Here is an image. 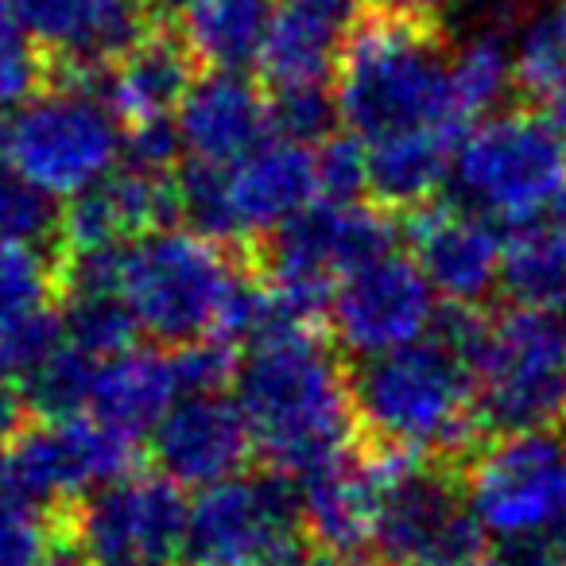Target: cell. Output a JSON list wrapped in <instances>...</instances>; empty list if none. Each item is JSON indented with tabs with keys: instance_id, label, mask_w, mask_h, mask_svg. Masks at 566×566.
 Listing matches in <instances>:
<instances>
[{
	"instance_id": "1",
	"label": "cell",
	"mask_w": 566,
	"mask_h": 566,
	"mask_svg": "<svg viewBox=\"0 0 566 566\" xmlns=\"http://www.w3.org/2000/svg\"><path fill=\"white\" fill-rule=\"evenodd\" d=\"M237 403L252 447L280 478H307L346 454L357 427L354 380L315 323L280 303L237 369Z\"/></svg>"
},
{
	"instance_id": "2",
	"label": "cell",
	"mask_w": 566,
	"mask_h": 566,
	"mask_svg": "<svg viewBox=\"0 0 566 566\" xmlns=\"http://www.w3.org/2000/svg\"><path fill=\"white\" fill-rule=\"evenodd\" d=\"M357 427L369 447L465 462L481 447L473 369L454 346L427 334L411 346L365 357L354 373Z\"/></svg>"
},
{
	"instance_id": "3",
	"label": "cell",
	"mask_w": 566,
	"mask_h": 566,
	"mask_svg": "<svg viewBox=\"0 0 566 566\" xmlns=\"http://www.w3.org/2000/svg\"><path fill=\"white\" fill-rule=\"evenodd\" d=\"M334 78L338 117L361 144L423 125L462 128L450 97V55L439 40V24L365 9L349 28Z\"/></svg>"
},
{
	"instance_id": "4",
	"label": "cell",
	"mask_w": 566,
	"mask_h": 566,
	"mask_svg": "<svg viewBox=\"0 0 566 566\" xmlns=\"http://www.w3.org/2000/svg\"><path fill=\"white\" fill-rule=\"evenodd\" d=\"M249 264L190 229H151L120 249L117 295L136 331L167 346L213 338Z\"/></svg>"
},
{
	"instance_id": "5",
	"label": "cell",
	"mask_w": 566,
	"mask_h": 566,
	"mask_svg": "<svg viewBox=\"0 0 566 566\" xmlns=\"http://www.w3.org/2000/svg\"><path fill=\"white\" fill-rule=\"evenodd\" d=\"M380 470L377 543L388 566H470L485 527L465 493V462L369 447Z\"/></svg>"
},
{
	"instance_id": "6",
	"label": "cell",
	"mask_w": 566,
	"mask_h": 566,
	"mask_svg": "<svg viewBox=\"0 0 566 566\" xmlns=\"http://www.w3.org/2000/svg\"><path fill=\"white\" fill-rule=\"evenodd\" d=\"M179 179V210L198 233L221 244H244L249 237H268L283 221H292L318 195L315 144L272 140L229 167L190 164Z\"/></svg>"
},
{
	"instance_id": "7",
	"label": "cell",
	"mask_w": 566,
	"mask_h": 566,
	"mask_svg": "<svg viewBox=\"0 0 566 566\" xmlns=\"http://www.w3.org/2000/svg\"><path fill=\"white\" fill-rule=\"evenodd\" d=\"M125 156L120 117L94 78L63 74L43 86L9 120V164L51 198H78L105 179Z\"/></svg>"
},
{
	"instance_id": "8",
	"label": "cell",
	"mask_w": 566,
	"mask_h": 566,
	"mask_svg": "<svg viewBox=\"0 0 566 566\" xmlns=\"http://www.w3.org/2000/svg\"><path fill=\"white\" fill-rule=\"evenodd\" d=\"M470 369L485 431H551L566 419V323L543 307L485 318Z\"/></svg>"
},
{
	"instance_id": "9",
	"label": "cell",
	"mask_w": 566,
	"mask_h": 566,
	"mask_svg": "<svg viewBox=\"0 0 566 566\" xmlns=\"http://www.w3.org/2000/svg\"><path fill=\"white\" fill-rule=\"evenodd\" d=\"M396 229L388 213L357 202H315L260 244V280L292 311L315 323L326 315L331 295L357 264L388 252Z\"/></svg>"
},
{
	"instance_id": "10",
	"label": "cell",
	"mask_w": 566,
	"mask_h": 566,
	"mask_svg": "<svg viewBox=\"0 0 566 566\" xmlns=\"http://www.w3.org/2000/svg\"><path fill=\"white\" fill-rule=\"evenodd\" d=\"M465 493L485 535L555 543L566 535V442L551 431H509L465 458Z\"/></svg>"
},
{
	"instance_id": "11",
	"label": "cell",
	"mask_w": 566,
	"mask_h": 566,
	"mask_svg": "<svg viewBox=\"0 0 566 566\" xmlns=\"http://www.w3.org/2000/svg\"><path fill=\"white\" fill-rule=\"evenodd\" d=\"M454 179L481 213L532 221L566 190V133L535 109L489 117L458 144Z\"/></svg>"
},
{
	"instance_id": "12",
	"label": "cell",
	"mask_w": 566,
	"mask_h": 566,
	"mask_svg": "<svg viewBox=\"0 0 566 566\" xmlns=\"http://www.w3.org/2000/svg\"><path fill=\"white\" fill-rule=\"evenodd\" d=\"M187 512L167 473H125L74 501L66 535L97 566H167L187 539Z\"/></svg>"
},
{
	"instance_id": "13",
	"label": "cell",
	"mask_w": 566,
	"mask_h": 566,
	"mask_svg": "<svg viewBox=\"0 0 566 566\" xmlns=\"http://www.w3.org/2000/svg\"><path fill=\"white\" fill-rule=\"evenodd\" d=\"M300 532V493L287 489V478L237 473L206 485L190 504L182 555L190 566H264Z\"/></svg>"
},
{
	"instance_id": "14",
	"label": "cell",
	"mask_w": 566,
	"mask_h": 566,
	"mask_svg": "<svg viewBox=\"0 0 566 566\" xmlns=\"http://www.w3.org/2000/svg\"><path fill=\"white\" fill-rule=\"evenodd\" d=\"M331 331L349 357H377L427 338L439 318L423 268L396 249L357 264L331 295Z\"/></svg>"
},
{
	"instance_id": "15",
	"label": "cell",
	"mask_w": 566,
	"mask_h": 566,
	"mask_svg": "<svg viewBox=\"0 0 566 566\" xmlns=\"http://www.w3.org/2000/svg\"><path fill=\"white\" fill-rule=\"evenodd\" d=\"M12 465L43 501H82L94 489L133 473L136 439L97 416L43 419L24 427L12 447Z\"/></svg>"
},
{
	"instance_id": "16",
	"label": "cell",
	"mask_w": 566,
	"mask_h": 566,
	"mask_svg": "<svg viewBox=\"0 0 566 566\" xmlns=\"http://www.w3.org/2000/svg\"><path fill=\"white\" fill-rule=\"evenodd\" d=\"M63 74L94 78L148 32L144 0H0Z\"/></svg>"
},
{
	"instance_id": "17",
	"label": "cell",
	"mask_w": 566,
	"mask_h": 566,
	"mask_svg": "<svg viewBox=\"0 0 566 566\" xmlns=\"http://www.w3.org/2000/svg\"><path fill=\"white\" fill-rule=\"evenodd\" d=\"M411 249L427 283L458 307H478L501 283L504 241L478 210L450 202L411 210Z\"/></svg>"
},
{
	"instance_id": "18",
	"label": "cell",
	"mask_w": 566,
	"mask_h": 566,
	"mask_svg": "<svg viewBox=\"0 0 566 566\" xmlns=\"http://www.w3.org/2000/svg\"><path fill=\"white\" fill-rule=\"evenodd\" d=\"M151 434L159 470L190 489L237 478L256 450L241 403L226 392H187V400H175Z\"/></svg>"
},
{
	"instance_id": "19",
	"label": "cell",
	"mask_w": 566,
	"mask_h": 566,
	"mask_svg": "<svg viewBox=\"0 0 566 566\" xmlns=\"http://www.w3.org/2000/svg\"><path fill=\"white\" fill-rule=\"evenodd\" d=\"M175 213H179V179L171 171L117 164L97 187L71 198V206L63 210L59 241L66 244V252L113 249L151 229H164Z\"/></svg>"
},
{
	"instance_id": "20",
	"label": "cell",
	"mask_w": 566,
	"mask_h": 566,
	"mask_svg": "<svg viewBox=\"0 0 566 566\" xmlns=\"http://www.w3.org/2000/svg\"><path fill=\"white\" fill-rule=\"evenodd\" d=\"M349 28L354 0H275L256 55L268 90L326 86L338 74Z\"/></svg>"
},
{
	"instance_id": "21",
	"label": "cell",
	"mask_w": 566,
	"mask_h": 566,
	"mask_svg": "<svg viewBox=\"0 0 566 566\" xmlns=\"http://www.w3.org/2000/svg\"><path fill=\"white\" fill-rule=\"evenodd\" d=\"M175 125L190 164L210 167L237 164L275 133L272 102L241 71H213L195 78L175 113Z\"/></svg>"
},
{
	"instance_id": "22",
	"label": "cell",
	"mask_w": 566,
	"mask_h": 566,
	"mask_svg": "<svg viewBox=\"0 0 566 566\" xmlns=\"http://www.w3.org/2000/svg\"><path fill=\"white\" fill-rule=\"evenodd\" d=\"M300 481V520L311 543H318L331 558H357L377 543L380 470L369 450L365 454L346 450Z\"/></svg>"
},
{
	"instance_id": "23",
	"label": "cell",
	"mask_w": 566,
	"mask_h": 566,
	"mask_svg": "<svg viewBox=\"0 0 566 566\" xmlns=\"http://www.w3.org/2000/svg\"><path fill=\"white\" fill-rule=\"evenodd\" d=\"M195 51L187 35L148 28L140 43L102 71V97L120 125H148L179 113L182 97L195 86Z\"/></svg>"
},
{
	"instance_id": "24",
	"label": "cell",
	"mask_w": 566,
	"mask_h": 566,
	"mask_svg": "<svg viewBox=\"0 0 566 566\" xmlns=\"http://www.w3.org/2000/svg\"><path fill=\"white\" fill-rule=\"evenodd\" d=\"M175 361L156 349H120V354L97 361L94 392H90V416L125 431L128 439H144L159 427L179 396Z\"/></svg>"
},
{
	"instance_id": "25",
	"label": "cell",
	"mask_w": 566,
	"mask_h": 566,
	"mask_svg": "<svg viewBox=\"0 0 566 566\" xmlns=\"http://www.w3.org/2000/svg\"><path fill=\"white\" fill-rule=\"evenodd\" d=\"M454 125H423L365 144L369 190L388 210H419L454 171Z\"/></svg>"
},
{
	"instance_id": "26",
	"label": "cell",
	"mask_w": 566,
	"mask_h": 566,
	"mask_svg": "<svg viewBox=\"0 0 566 566\" xmlns=\"http://www.w3.org/2000/svg\"><path fill=\"white\" fill-rule=\"evenodd\" d=\"M275 0H187L182 35L198 63L213 71H244L256 63Z\"/></svg>"
},
{
	"instance_id": "27",
	"label": "cell",
	"mask_w": 566,
	"mask_h": 566,
	"mask_svg": "<svg viewBox=\"0 0 566 566\" xmlns=\"http://www.w3.org/2000/svg\"><path fill=\"white\" fill-rule=\"evenodd\" d=\"M501 283L520 307L547 311L566 300V237L555 221H520L504 241Z\"/></svg>"
},
{
	"instance_id": "28",
	"label": "cell",
	"mask_w": 566,
	"mask_h": 566,
	"mask_svg": "<svg viewBox=\"0 0 566 566\" xmlns=\"http://www.w3.org/2000/svg\"><path fill=\"white\" fill-rule=\"evenodd\" d=\"M48 501L20 478L12 458H0V566H40L55 551Z\"/></svg>"
},
{
	"instance_id": "29",
	"label": "cell",
	"mask_w": 566,
	"mask_h": 566,
	"mask_svg": "<svg viewBox=\"0 0 566 566\" xmlns=\"http://www.w3.org/2000/svg\"><path fill=\"white\" fill-rule=\"evenodd\" d=\"M516 86V59L504 32H481L450 55V97L458 117H481Z\"/></svg>"
},
{
	"instance_id": "30",
	"label": "cell",
	"mask_w": 566,
	"mask_h": 566,
	"mask_svg": "<svg viewBox=\"0 0 566 566\" xmlns=\"http://www.w3.org/2000/svg\"><path fill=\"white\" fill-rule=\"evenodd\" d=\"M59 287V264L43 244L0 241V342L20 323L51 307Z\"/></svg>"
},
{
	"instance_id": "31",
	"label": "cell",
	"mask_w": 566,
	"mask_h": 566,
	"mask_svg": "<svg viewBox=\"0 0 566 566\" xmlns=\"http://www.w3.org/2000/svg\"><path fill=\"white\" fill-rule=\"evenodd\" d=\"M63 323L66 342L78 346L82 354L97 357V361L128 349L136 334H140L136 318L128 315L125 300L117 292H66Z\"/></svg>"
},
{
	"instance_id": "32",
	"label": "cell",
	"mask_w": 566,
	"mask_h": 566,
	"mask_svg": "<svg viewBox=\"0 0 566 566\" xmlns=\"http://www.w3.org/2000/svg\"><path fill=\"white\" fill-rule=\"evenodd\" d=\"M94 377H97V357L82 354L78 346L66 342L63 349H55V354L24 380L28 403H32V411H40L43 419L82 416V411H90Z\"/></svg>"
},
{
	"instance_id": "33",
	"label": "cell",
	"mask_w": 566,
	"mask_h": 566,
	"mask_svg": "<svg viewBox=\"0 0 566 566\" xmlns=\"http://www.w3.org/2000/svg\"><path fill=\"white\" fill-rule=\"evenodd\" d=\"M63 229L55 198L28 182L17 167H0V241L48 244Z\"/></svg>"
},
{
	"instance_id": "34",
	"label": "cell",
	"mask_w": 566,
	"mask_h": 566,
	"mask_svg": "<svg viewBox=\"0 0 566 566\" xmlns=\"http://www.w3.org/2000/svg\"><path fill=\"white\" fill-rule=\"evenodd\" d=\"M43 51L32 43V35L0 9V113L4 109H20L24 102H32L43 90Z\"/></svg>"
},
{
	"instance_id": "35",
	"label": "cell",
	"mask_w": 566,
	"mask_h": 566,
	"mask_svg": "<svg viewBox=\"0 0 566 566\" xmlns=\"http://www.w3.org/2000/svg\"><path fill=\"white\" fill-rule=\"evenodd\" d=\"M272 128L287 140L300 144H318L331 136V125L338 117V97H331L326 86H307V90H283L272 94Z\"/></svg>"
},
{
	"instance_id": "36",
	"label": "cell",
	"mask_w": 566,
	"mask_h": 566,
	"mask_svg": "<svg viewBox=\"0 0 566 566\" xmlns=\"http://www.w3.org/2000/svg\"><path fill=\"white\" fill-rule=\"evenodd\" d=\"M66 346V323L55 311H40L28 323H20L9 338L0 342V373H9L12 380L24 385L55 349Z\"/></svg>"
},
{
	"instance_id": "37",
	"label": "cell",
	"mask_w": 566,
	"mask_h": 566,
	"mask_svg": "<svg viewBox=\"0 0 566 566\" xmlns=\"http://www.w3.org/2000/svg\"><path fill=\"white\" fill-rule=\"evenodd\" d=\"M315 167L323 202H357V195L369 187L361 136H326V140H318Z\"/></svg>"
},
{
	"instance_id": "38",
	"label": "cell",
	"mask_w": 566,
	"mask_h": 566,
	"mask_svg": "<svg viewBox=\"0 0 566 566\" xmlns=\"http://www.w3.org/2000/svg\"><path fill=\"white\" fill-rule=\"evenodd\" d=\"M171 361L182 392H226V385L237 377L233 342L226 338L187 342V346H179V354Z\"/></svg>"
},
{
	"instance_id": "39",
	"label": "cell",
	"mask_w": 566,
	"mask_h": 566,
	"mask_svg": "<svg viewBox=\"0 0 566 566\" xmlns=\"http://www.w3.org/2000/svg\"><path fill=\"white\" fill-rule=\"evenodd\" d=\"M470 566H566V555L555 543H516V547H504L501 555H481Z\"/></svg>"
},
{
	"instance_id": "40",
	"label": "cell",
	"mask_w": 566,
	"mask_h": 566,
	"mask_svg": "<svg viewBox=\"0 0 566 566\" xmlns=\"http://www.w3.org/2000/svg\"><path fill=\"white\" fill-rule=\"evenodd\" d=\"M28 411H32V403H28L24 385L12 380L9 373H0V442L17 439V434L24 431Z\"/></svg>"
},
{
	"instance_id": "41",
	"label": "cell",
	"mask_w": 566,
	"mask_h": 566,
	"mask_svg": "<svg viewBox=\"0 0 566 566\" xmlns=\"http://www.w3.org/2000/svg\"><path fill=\"white\" fill-rule=\"evenodd\" d=\"M450 0H373V9L388 12V17L416 20V24H439Z\"/></svg>"
},
{
	"instance_id": "42",
	"label": "cell",
	"mask_w": 566,
	"mask_h": 566,
	"mask_svg": "<svg viewBox=\"0 0 566 566\" xmlns=\"http://www.w3.org/2000/svg\"><path fill=\"white\" fill-rule=\"evenodd\" d=\"M40 566H97L94 558H86L78 547H66V551H51L48 558H43Z\"/></svg>"
},
{
	"instance_id": "43",
	"label": "cell",
	"mask_w": 566,
	"mask_h": 566,
	"mask_svg": "<svg viewBox=\"0 0 566 566\" xmlns=\"http://www.w3.org/2000/svg\"><path fill=\"white\" fill-rule=\"evenodd\" d=\"M555 226H558V233L566 237V190H563V198L555 202Z\"/></svg>"
},
{
	"instance_id": "44",
	"label": "cell",
	"mask_w": 566,
	"mask_h": 566,
	"mask_svg": "<svg viewBox=\"0 0 566 566\" xmlns=\"http://www.w3.org/2000/svg\"><path fill=\"white\" fill-rule=\"evenodd\" d=\"M148 9H164V12H171V9H187V0H144Z\"/></svg>"
},
{
	"instance_id": "45",
	"label": "cell",
	"mask_w": 566,
	"mask_h": 566,
	"mask_svg": "<svg viewBox=\"0 0 566 566\" xmlns=\"http://www.w3.org/2000/svg\"><path fill=\"white\" fill-rule=\"evenodd\" d=\"M4 159H9V125L0 120V164H4Z\"/></svg>"
},
{
	"instance_id": "46",
	"label": "cell",
	"mask_w": 566,
	"mask_h": 566,
	"mask_svg": "<svg viewBox=\"0 0 566 566\" xmlns=\"http://www.w3.org/2000/svg\"><path fill=\"white\" fill-rule=\"evenodd\" d=\"M349 566H365V563H349Z\"/></svg>"
},
{
	"instance_id": "47",
	"label": "cell",
	"mask_w": 566,
	"mask_h": 566,
	"mask_svg": "<svg viewBox=\"0 0 566 566\" xmlns=\"http://www.w3.org/2000/svg\"><path fill=\"white\" fill-rule=\"evenodd\" d=\"M563 311H566V300H563Z\"/></svg>"
},
{
	"instance_id": "48",
	"label": "cell",
	"mask_w": 566,
	"mask_h": 566,
	"mask_svg": "<svg viewBox=\"0 0 566 566\" xmlns=\"http://www.w3.org/2000/svg\"><path fill=\"white\" fill-rule=\"evenodd\" d=\"M563 543H566V535H563Z\"/></svg>"
}]
</instances>
